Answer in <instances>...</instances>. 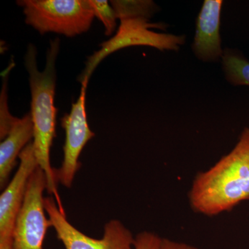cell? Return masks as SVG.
Here are the masks:
<instances>
[{"label": "cell", "mask_w": 249, "mask_h": 249, "mask_svg": "<svg viewBox=\"0 0 249 249\" xmlns=\"http://www.w3.org/2000/svg\"><path fill=\"white\" fill-rule=\"evenodd\" d=\"M226 79L234 86H249V62L237 51L226 49L222 58Z\"/></svg>", "instance_id": "11"}, {"label": "cell", "mask_w": 249, "mask_h": 249, "mask_svg": "<svg viewBox=\"0 0 249 249\" xmlns=\"http://www.w3.org/2000/svg\"><path fill=\"white\" fill-rule=\"evenodd\" d=\"M162 237L151 231H142L137 234L134 242L135 249H158Z\"/></svg>", "instance_id": "15"}, {"label": "cell", "mask_w": 249, "mask_h": 249, "mask_svg": "<svg viewBox=\"0 0 249 249\" xmlns=\"http://www.w3.org/2000/svg\"><path fill=\"white\" fill-rule=\"evenodd\" d=\"M90 6L94 13L95 17L103 23L106 28V34L111 36L115 31L116 27V15L112 6L107 1L104 0H88Z\"/></svg>", "instance_id": "13"}, {"label": "cell", "mask_w": 249, "mask_h": 249, "mask_svg": "<svg viewBox=\"0 0 249 249\" xmlns=\"http://www.w3.org/2000/svg\"><path fill=\"white\" fill-rule=\"evenodd\" d=\"M10 71V68L6 69L4 72V82H3L2 90L0 98V139L4 140L9 134L11 127L18 118L14 117L10 114L9 106H8L7 97V78Z\"/></svg>", "instance_id": "14"}, {"label": "cell", "mask_w": 249, "mask_h": 249, "mask_svg": "<svg viewBox=\"0 0 249 249\" xmlns=\"http://www.w3.org/2000/svg\"><path fill=\"white\" fill-rule=\"evenodd\" d=\"M25 22L40 34L74 37L87 32L95 16L88 0H22Z\"/></svg>", "instance_id": "3"}, {"label": "cell", "mask_w": 249, "mask_h": 249, "mask_svg": "<svg viewBox=\"0 0 249 249\" xmlns=\"http://www.w3.org/2000/svg\"><path fill=\"white\" fill-rule=\"evenodd\" d=\"M152 28L164 29V24L150 22L143 18L121 20L115 35L101 44V49L89 56L78 80L88 84L91 75L103 59L116 51L132 46H149L160 51H178L185 43L186 36L162 34L152 31Z\"/></svg>", "instance_id": "4"}, {"label": "cell", "mask_w": 249, "mask_h": 249, "mask_svg": "<svg viewBox=\"0 0 249 249\" xmlns=\"http://www.w3.org/2000/svg\"><path fill=\"white\" fill-rule=\"evenodd\" d=\"M117 19L122 20L132 18L149 19L158 11V6L152 1H110Z\"/></svg>", "instance_id": "12"}, {"label": "cell", "mask_w": 249, "mask_h": 249, "mask_svg": "<svg viewBox=\"0 0 249 249\" xmlns=\"http://www.w3.org/2000/svg\"><path fill=\"white\" fill-rule=\"evenodd\" d=\"M45 209L57 237L65 249H135V237L118 219H111L105 225L102 238L85 235L67 220L53 196L45 197Z\"/></svg>", "instance_id": "6"}, {"label": "cell", "mask_w": 249, "mask_h": 249, "mask_svg": "<svg viewBox=\"0 0 249 249\" xmlns=\"http://www.w3.org/2000/svg\"><path fill=\"white\" fill-rule=\"evenodd\" d=\"M158 249H199L194 246L188 245L184 242L162 238Z\"/></svg>", "instance_id": "16"}, {"label": "cell", "mask_w": 249, "mask_h": 249, "mask_svg": "<svg viewBox=\"0 0 249 249\" xmlns=\"http://www.w3.org/2000/svg\"><path fill=\"white\" fill-rule=\"evenodd\" d=\"M81 91L76 103H73L70 114L61 119L66 138L63 147L64 157L62 165L55 169L57 183L67 188H71L75 175L81 163L78 159L88 142L95 136L90 129L87 117L85 99L88 84H81Z\"/></svg>", "instance_id": "7"}, {"label": "cell", "mask_w": 249, "mask_h": 249, "mask_svg": "<svg viewBox=\"0 0 249 249\" xmlns=\"http://www.w3.org/2000/svg\"><path fill=\"white\" fill-rule=\"evenodd\" d=\"M19 159L17 171L0 196V238L12 237L15 223L24 201L28 182L38 167L33 142L24 147Z\"/></svg>", "instance_id": "8"}, {"label": "cell", "mask_w": 249, "mask_h": 249, "mask_svg": "<svg viewBox=\"0 0 249 249\" xmlns=\"http://www.w3.org/2000/svg\"><path fill=\"white\" fill-rule=\"evenodd\" d=\"M34 137L31 114L18 119L9 134L0 144V188L4 189L21 152Z\"/></svg>", "instance_id": "10"}, {"label": "cell", "mask_w": 249, "mask_h": 249, "mask_svg": "<svg viewBox=\"0 0 249 249\" xmlns=\"http://www.w3.org/2000/svg\"><path fill=\"white\" fill-rule=\"evenodd\" d=\"M192 210L214 217L249 200V128L233 149L209 169L196 175L188 193Z\"/></svg>", "instance_id": "1"}, {"label": "cell", "mask_w": 249, "mask_h": 249, "mask_svg": "<svg viewBox=\"0 0 249 249\" xmlns=\"http://www.w3.org/2000/svg\"><path fill=\"white\" fill-rule=\"evenodd\" d=\"M60 49V40L51 41L47 50L45 70L40 71L37 65V49L32 44L28 47L24 63L29 75L31 103V115L34 124L33 140L38 166L47 178V191L55 198L59 208L64 211L59 196L55 168L51 165L50 150L55 137L57 109L54 106L55 96V60Z\"/></svg>", "instance_id": "2"}, {"label": "cell", "mask_w": 249, "mask_h": 249, "mask_svg": "<svg viewBox=\"0 0 249 249\" xmlns=\"http://www.w3.org/2000/svg\"><path fill=\"white\" fill-rule=\"evenodd\" d=\"M221 0H206L196 19V32L192 49L196 58L204 62L222 58L220 36Z\"/></svg>", "instance_id": "9"}, {"label": "cell", "mask_w": 249, "mask_h": 249, "mask_svg": "<svg viewBox=\"0 0 249 249\" xmlns=\"http://www.w3.org/2000/svg\"><path fill=\"white\" fill-rule=\"evenodd\" d=\"M45 173L37 167L28 182L24 201L16 218L12 249H43L46 233L52 222L46 216L44 191L47 190Z\"/></svg>", "instance_id": "5"}, {"label": "cell", "mask_w": 249, "mask_h": 249, "mask_svg": "<svg viewBox=\"0 0 249 249\" xmlns=\"http://www.w3.org/2000/svg\"><path fill=\"white\" fill-rule=\"evenodd\" d=\"M12 237L0 238V249H12Z\"/></svg>", "instance_id": "17"}]
</instances>
